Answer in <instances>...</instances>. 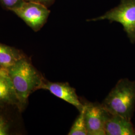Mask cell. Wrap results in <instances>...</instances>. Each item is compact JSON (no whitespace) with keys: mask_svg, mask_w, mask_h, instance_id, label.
<instances>
[{"mask_svg":"<svg viewBox=\"0 0 135 135\" xmlns=\"http://www.w3.org/2000/svg\"><path fill=\"white\" fill-rule=\"evenodd\" d=\"M8 70L18 101V106L23 107L30 95L41 89L45 79L25 58L19 60Z\"/></svg>","mask_w":135,"mask_h":135,"instance_id":"cell-1","label":"cell"},{"mask_svg":"<svg viewBox=\"0 0 135 135\" xmlns=\"http://www.w3.org/2000/svg\"><path fill=\"white\" fill-rule=\"evenodd\" d=\"M109 113L131 120L135 110V81L122 79L102 103Z\"/></svg>","mask_w":135,"mask_h":135,"instance_id":"cell-2","label":"cell"},{"mask_svg":"<svg viewBox=\"0 0 135 135\" xmlns=\"http://www.w3.org/2000/svg\"><path fill=\"white\" fill-rule=\"evenodd\" d=\"M102 20L120 23L131 43L135 44V0H121L117 6L101 16L87 21Z\"/></svg>","mask_w":135,"mask_h":135,"instance_id":"cell-3","label":"cell"},{"mask_svg":"<svg viewBox=\"0 0 135 135\" xmlns=\"http://www.w3.org/2000/svg\"><path fill=\"white\" fill-rule=\"evenodd\" d=\"M35 32H38L47 21L51 13L48 7L42 4L25 1L11 10Z\"/></svg>","mask_w":135,"mask_h":135,"instance_id":"cell-4","label":"cell"},{"mask_svg":"<svg viewBox=\"0 0 135 135\" xmlns=\"http://www.w3.org/2000/svg\"><path fill=\"white\" fill-rule=\"evenodd\" d=\"M88 135H106L105 126L109 112L102 104L83 102Z\"/></svg>","mask_w":135,"mask_h":135,"instance_id":"cell-5","label":"cell"},{"mask_svg":"<svg viewBox=\"0 0 135 135\" xmlns=\"http://www.w3.org/2000/svg\"><path fill=\"white\" fill-rule=\"evenodd\" d=\"M41 89L48 90L54 96L75 107L79 112L84 107V103L78 96L76 89L68 83H54L45 79Z\"/></svg>","mask_w":135,"mask_h":135,"instance_id":"cell-6","label":"cell"},{"mask_svg":"<svg viewBox=\"0 0 135 135\" xmlns=\"http://www.w3.org/2000/svg\"><path fill=\"white\" fill-rule=\"evenodd\" d=\"M105 131L107 135H135V130L131 120L110 113L107 118Z\"/></svg>","mask_w":135,"mask_h":135,"instance_id":"cell-7","label":"cell"},{"mask_svg":"<svg viewBox=\"0 0 135 135\" xmlns=\"http://www.w3.org/2000/svg\"><path fill=\"white\" fill-rule=\"evenodd\" d=\"M0 104L19 105L8 70L0 67Z\"/></svg>","mask_w":135,"mask_h":135,"instance_id":"cell-8","label":"cell"},{"mask_svg":"<svg viewBox=\"0 0 135 135\" xmlns=\"http://www.w3.org/2000/svg\"><path fill=\"white\" fill-rule=\"evenodd\" d=\"M23 58L19 50L0 43V67L8 69Z\"/></svg>","mask_w":135,"mask_h":135,"instance_id":"cell-9","label":"cell"},{"mask_svg":"<svg viewBox=\"0 0 135 135\" xmlns=\"http://www.w3.org/2000/svg\"><path fill=\"white\" fill-rule=\"evenodd\" d=\"M85 107L84 105L83 109L82 111L80 112V114L79 116H78L76 120L73 123L72 126L68 133V135H88L86 122H85Z\"/></svg>","mask_w":135,"mask_h":135,"instance_id":"cell-10","label":"cell"},{"mask_svg":"<svg viewBox=\"0 0 135 135\" xmlns=\"http://www.w3.org/2000/svg\"><path fill=\"white\" fill-rule=\"evenodd\" d=\"M26 0H0L2 5L7 10L11 11L17 7Z\"/></svg>","mask_w":135,"mask_h":135,"instance_id":"cell-11","label":"cell"},{"mask_svg":"<svg viewBox=\"0 0 135 135\" xmlns=\"http://www.w3.org/2000/svg\"><path fill=\"white\" fill-rule=\"evenodd\" d=\"M8 125L4 118L0 116V135H6L8 134Z\"/></svg>","mask_w":135,"mask_h":135,"instance_id":"cell-12","label":"cell"},{"mask_svg":"<svg viewBox=\"0 0 135 135\" xmlns=\"http://www.w3.org/2000/svg\"><path fill=\"white\" fill-rule=\"evenodd\" d=\"M26 1L39 3L48 7L49 5L52 4L55 0H26Z\"/></svg>","mask_w":135,"mask_h":135,"instance_id":"cell-13","label":"cell"}]
</instances>
